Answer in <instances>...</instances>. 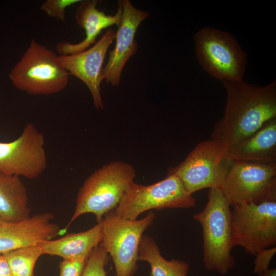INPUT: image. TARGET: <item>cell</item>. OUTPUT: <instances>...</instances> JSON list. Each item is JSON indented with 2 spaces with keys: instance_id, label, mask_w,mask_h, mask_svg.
Returning a JSON list of instances; mask_svg holds the SVG:
<instances>
[{
  "instance_id": "cell-6",
  "label": "cell",
  "mask_w": 276,
  "mask_h": 276,
  "mask_svg": "<svg viewBox=\"0 0 276 276\" xmlns=\"http://www.w3.org/2000/svg\"><path fill=\"white\" fill-rule=\"evenodd\" d=\"M233 161L228 150L211 139L199 142L168 173L176 175L192 195L204 188H221Z\"/></svg>"
},
{
  "instance_id": "cell-13",
  "label": "cell",
  "mask_w": 276,
  "mask_h": 276,
  "mask_svg": "<svg viewBox=\"0 0 276 276\" xmlns=\"http://www.w3.org/2000/svg\"><path fill=\"white\" fill-rule=\"evenodd\" d=\"M123 12L116 35V44L109 53L108 61L102 70V80L118 86L121 82L124 67L138 49L135 39L140 24L148 18L149 13L136 8L129 0H122Z\"/></svg>"
},
{
  "instance_id": "cell-22",
  "label": "cell",
  "mask_w": 276,
  "mask_h": 276,
  "mask_svg": "<svg viewBox=\"0 0 276 276\" xmlns=\"http://www.w3.org/2000/svg\"><path fill=\"white\" fill-rule=\"evenodd\" d=\"M80 0H47L40 6V9L49 17L64 21L66 9Z\"/></svg>"
},
{
  "instance_id": "cell-5",
  "label": "cell",
  "mask_w": 276,
  "mask_h": 276,
  "mask_svg": "<svg viewBox=\"0 0 276 276\" xmlns=\"http://www.w3.org/2000/svg\"><path fill=\"white\" fill-rule=\"evenodd\" d=\"M194 41L197 60L211 77L222 81L243 80L247 55L231 33L205 27L196 33Z\"/></svg>"
},
{
  "instance_id": "cell-14",
  "label": "cell",
  "mask_w": 276,
  "mask_h": 276,
  "mask_svg": "<svg viewBox=\"0 0 276 276\" xmlns=\"http://www.w3.org/2000/svg\"><path fill=\"white\" fill-rule=\"evenodd\" d=\"M54 216L44 212L16 222H0V254L38 245L62 235L60 226L52 220Z\"/></svg>"
},
{
  "instance_id": "cell-2",
  "label": "cell",
  "mask_w": 276,
  "mask_h": 276,
  "mask_svg": "<svg viewBox=\"0 0 276 276\" xmlns=\"http://www.w3.org/2000/svg\"><path fill=\"white\" fill-rule=\"evenodd\" d=\"M135 170L123 161L112 162L91 174L78 191L76 204L69 222L62 235L79 216L94 214L100 222L107 213L115 210L123 196L134 182Z\"/></svg>"
},
{
  "instance_id": "cell-24",
  "label": "cell",
  "mask_w": 276,
  "mask_h": 276,
  "mask_svg": "<svg viewBox=\"0 0 276 276\" xmlns=\"http://www.w3.org/2000/svg\"><path fill=\"white\" fill-rule=\"evenodd\" d=\"M276 252L275 246L263 249L256 254L254 273L260 275L269 268L270 262Z\"/></svg>"
},
{
  "instance_id": "cell-19",
  "label": "cell",
  "mask_w": 276,
  "mask_h": 276,
  "mask_svg": "<svg viewBox=\"0 0 276 276\" xmlns=\"http://www.w3.org/2000/svg\"><path fill=\"white\" fill-rule=\"evenodd\" d=\"M139 261L147 262L150 266V276H187L189 265L179 259L167 260L161 255L154 238L143 235L139 246Z\"/></svg>"
},
{
  "instance_id": "cell-3",
  "label": "cell",
  "mask_w": 276,
  "mask_h": 276,
  "mask_svg": "<svg viewBox=\"0 0 276 276\" xmlns=\"http://www.w3.org/2000/svg\"><path fill=\"white\" fill-rule=\"evenodd\" d=\"M229 206L221 188L210 189L205 207L193 216L202 227L204 266L221 275L235 264Z\"/></svg>"
},
{
  "instance_id": "cell-1",
  "label": "cell",
  "mask_w": 276,
  "mask_h": 276,
  "mask_svg": "<svg viewBox=\"0 0 276 276\" xmlns=\"http://www.w3.org/2000/svg\"><path fill=\"white\" fill-rule=\"evenodd\" d=\"M222 82L227 94L224 116L211 137L228 150L276 118V80L263 86L243 80Z\"/></svg>"
},
{
  "instance_id": "cell-23",
  "label": "cell",
  "mask_w": 276,
  "mask_h": 276,
  "mask_svg": "<svg viewBox=\"0 0 276 276\" xmlns=\"http://www.w3.org/2000/svg\"><path fill=\"white\" fill-rule=\"evenodd\" d=\"M88 257L63 259L59 262V276H81Z\"/></svg>"
},
{
  "instance_id": "cell-15",
  "label": "cell",
  "mask_w": 276,
  "mask_h": 276,
  "mask_svg": "<svg viewBox=\"0 0 276 276\" xmlns=\"http://www.w3.org/2000/svg\"><path fill=\"white\" fill-rule=\"evenodd\" d=\"M97 0H84L77 7L75 18L79 27L84 30L85 37L78 43L60 41L56 50L61 55H67L82 52L96 42L101 31L111 26H119L122 18V0L118 1L117 11L113 15H108L96 8Z\"/></svg>"
},
{
  "instance_id": "cell-17",
  "label": "cell",
  "mask_w": 276,
  "mask_h": 276,
  "mask_svg": "<svg viewBox=\"0 0 276 276\" xmlns=\"http://www.w3.org/2000/svg\"><path fill=\"white\" fill-rule=\"evenodd\" d=\"M103 238L101 221L86 231L66 234L59 239L45 241L38 245L43 254L72 259L88 257L92 250L102 242Z\"/></svg>"
},
{
  "instance_id": "cell-7",
  "label": "cell",
  "mask_w": 276,
  "mask_h": 276,
  "mask_svg": "<svg viewBox=\"0 0 276 276\" xmlns=\"http://www.w3.org/2000/svg\"><path fill=\"white\" fill-rule=\"evenodd\" d=\"M155 217V214L150 212L141 219L130 220L120 217L114 211L104 216L103 238L100 245L111 257L116 276H133L135 273L141 240Z\"/></svg>"
},
{
  "instance_id": "cell-20",
  "label": "cell",
  "mask_w": 276,
  "mask_h": 276,
  "mask_svg": "<svg viewBox=\"0 0 276 276\" xmlns=\"http://www.w3.org/2000/svg\"><path fill=\"white\" fill-rule=\"evenodd\" d=\"M6 259L12 276H34V269L43 255L39 245L24 247L2 254Z\"/></svg>"
},
{
  "instance_id": "cell-8",
  "label": "cell",
  "mask_w": 276,
  "mask_h": 276,
  "mask_svg": "<svg viewBox=\"0 0 276 276\" xmlns=\"http://www.w3.org/2000/svg\"><path fill=\"white\" fill-rule=\"evenodd\" d=\"M195 204L194 197L187 192L181 180L176 175L168 173L164 179L150 185L134 182L113 211L122 218L135 220L148 210L187 209Z\"/></svg>"
},
{
  "instance_id": "cell-26",
  "label": "cell",
  "mask_w": 276,
  "mask_h": 276,
  "mask_svg": "<svg viewBox=\"0 0 276 276\" xmlns=\"http://www.w3.org/2000/svg\"><path fill=\"white\" fill-rule=\"evenodd\" d=\"M260 276H276V269H267L264 271L260 275Z\"/></svg>"
},
{
  "instance_id": "cell-25",
  "label": "cell",
  "mask_w": 276,
  "mask_h": 276,
  "mask_svg": "<svg viewBox=\"0 0 276 276\" xmlns=\"http://www.w3.org/2000/svg\"><path fill=\"white\" fill-rule=\"evenodd\" d=\"M0 276H12L9 264L2 254H0Z\"/></svg>"
},
{
  "instance_id": "cell-21",
  "label": "cell",
  "mask_w": 276,
  "mask_h": 276,
  "mask_svg": "<svg viewBox=\"0 0 276 276\" xmlns=\"http://www.w3.org/2000/svg\"><path fill=\"white\" fill-rule=\"evenodd\" d=\"M108 261V254L99 244L91 251L81 276H107L105 268Z\"/></svg>"
},
{
  "instance_id": "cell-11",
  "label": "cell",
  "mask_w": 276,
  "mask_h": 276,
  "mask_svg": "<svg viewBox=\"0 0 276 276\" xmlns=\"http://www.w3.org/2000/svg\"><path fill=\"white\" fill-rule=\"evenodd\" d=\"M44 134L31 123L9 142H0V173L28 179L39 177L47 167Z\"/></svg>"
},
{
  "instance_id": "cell-18",
  "label": "cell",
  "mask_w": 276,
  "mask_h": 276,
  "mask_svg": "<svg viewBox=\"0 0 276 276\" xmlns=\"http://www.w3.org/2000/svg\"><path fill=\"white\" fill-rule=\"evenodd\" d=\"M27 188L19 177L0 173V222H16L31 215Z\"/></svg>"
},
{
  "instance_id": "cell-12",
  "label": "cell",
  "mask_w": 276,
  "mask_h": 276,
  "mask_svg": "<svg viewBox=\"0 0 276 276\" xmlns=\"http://www.w3.org/2000/svg\"><path fill=\"white\" fill-rule=\"evenodd\" d=\"M116 35V31L109 29L97 42L87 49L74 54L58 56L59 62L70 75L78 78L86 85L97 110L104 109L101 94L103 65Z\"/></svg>"
},
{
  "instance_id": "cell-9",
  "label": "cell",
  "mask_w": 276,
  "mask_h": 276,
  "mask_svg": "<svg viewBox=\"0 0 276 276\" xmlns=\"http://www.w3.org/2000/svg\"><path fill=\"white\" fill-rule=\"evenodd\" d=\"M231 210L233 246H242L249 254L276 244V200L260 203L236 204Z\"/></svg>"
},
{
  "instance_id": "cell-10",
  "label": "cell",
  "mask_w": 276,
  "mask_h": 276,
  "mask_svg": "<svg viewBox=\"0 0 276 276\" xmlns=\"http://www.w3.org/2000/svg\"><path fill=\"white\" fill-rule=\"evenodd\" d=\"M221 189L230 205L276 200V163L233 160Z\"/></svg>"
},
{
  "instance_id": "cell-16",
  "label": "cell",
  "mask_w": 276,
  "mask_h": 276,
  "mask_svg": "<svg viewBox=\"0 0 276 276\" xmlns=\"http://www.w3.org/2000/svg\"><path fill=\"white\" fill-rule=\"evenodd\" d=\"M233 160L276 163V118L228 150Z\"/></svg>"
},
{
  "instance_id": "cell-4",
  "label": "cell",
  "mask_w": 276,
  "mask_h": 276,
  "mask_svg": "<svg viewBox=\"0 0 276 276\" xmlns=\"http://www.w3.org/2000/svg\"><path fill=\"white\" fill-rule=\"evenodd\" d=\"M70 74L53 50L32 39L9 77L19 90L31 95H49L63 90Z\"/></svg>"
}]
</instances>
